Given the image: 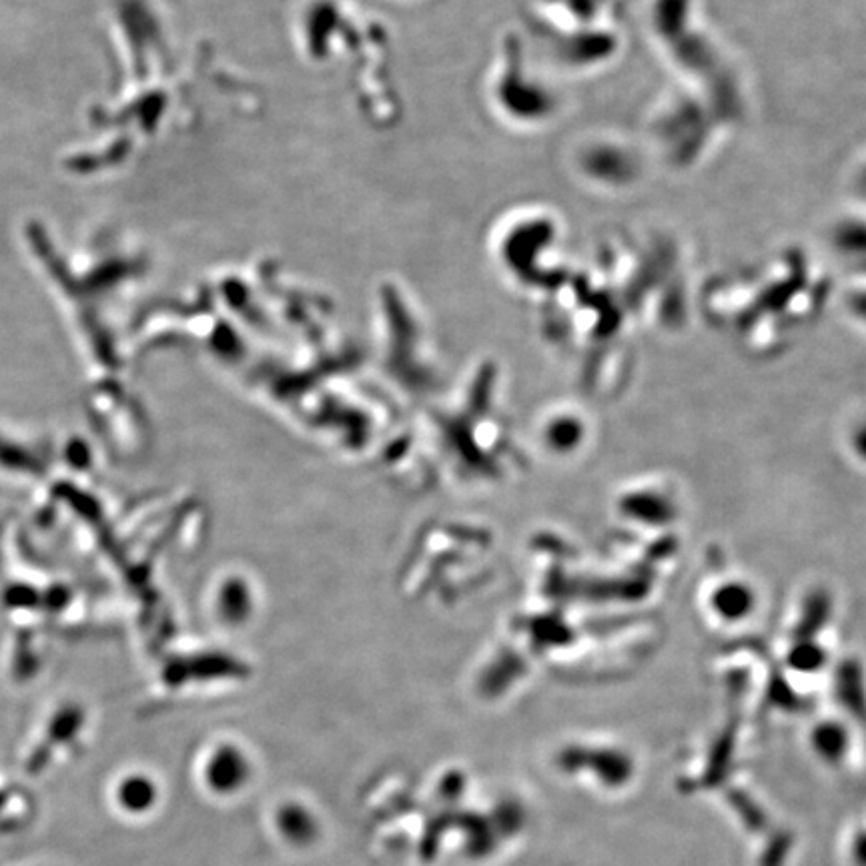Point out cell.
<instances>
[{
	"mask_svg": "<svg viewBox=\"0 0 866 866\" xmlns=\"http://www.w3.org/2000/svg\"><path fill=\"white\" fill-rule=\"evenodd\" d=\"M751 604V592L742 584H728L724 588L718 589L717 596H715L717 612L730 620H736V618H742L744 614H749Z\"/></svg>",
	"mask_w": 866,
	"mask_h": 866,
	"instance_id": "cell-1",
	"label": "cell"
},
{
	"mask_svg": "<svg viewBox=\"0 0 866 866\" xmlns=\"http://www.w3.org/2000/svg\"><path fill=\"white\" fill-rule=\"evenodd\" d=\"M121 802L123 807L131 810L147 809L153 800V788H150L147 780H139V778H131L125 785L121 786Z\"/></svg>",
	"mask_w": 866,
	"mask_h": 866,
	"instance_id": "cell-2",
	"label": "cell"
}]
</instances>
